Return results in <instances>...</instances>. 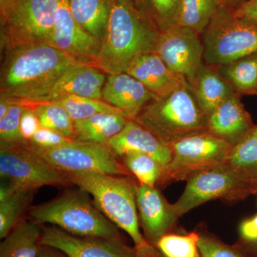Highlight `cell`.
<instances>
[{
    "instance_id": "obj_1",
    "label": "cell",
    "mask_w": 257,
    "mask_h": 257,
    "mask_svg": "<svg viewBox=\"0 0 257 257\" xmlns=\"http://www.w3.org/2000/svg\"><path fill=\"white\" fill-rule=\"evenodd\" d=\"M3 51L0 97L23 104L40 101L69 67L83 62L45 42Z\"/></svg>"
},
{
    "instance_id": "obj_2",
    "label": "cell",
    "mask_w": 257,
    "mask_h": 257,
    "mask_svg": "<svg viewBox=\"0 0 257 257\" xmlns=\"http://www.w3.org/2000/svg\"><path fill=\"white\" fill-rule=\"evenodd\" d=\"M160 32L133 0H111L110 15L94 65L108 74L126 73L135 59L155 52Z\"/></svg>"
},
{
    "instance_id": "obj_3",
    "label": "cell",
    "mask_w": 257,
    "mask_h": 257,
    "mask_svg": "<svg viewBox=\"0 0 257 257\" xmlns=\"http://www.w3.org/2000/svg\"><path fill=\"white\" fill-rule=\"evenodd\" d=\"M71 183L92 196L93 202L118 228L126 231L141 256L155 255L153 248L142 235L137 207L138 184L128 176L96 172L65 173Z\"/></svg>"
},
{
    "instance_id": "obj_4",
    "label": "cell",
    "mask_w": 257,
    "mask_h": 257,
    "mask_svg": "<svg viewBox=\"0 0 257 257\" xmlns=\"http://www.w3.org/2000/svg\"><path fill=\"white\" fill-rule=\"evenodd\" d=\"M133 120L168 146L190 135L209 132L207 115L189 85L154 99Z\"/></svg>"
},
{
    "instance_id": "obj_5",
    "label": "cell",
    "mask_w": 257,
    "mask_h": 257,
    "mask_svg": "<svg viewBox=\"0 0 257 257\" xmlns=\"http://www.w3.org/2000/svg\"><path fill=\"white\" fill-rule=\"evenodd\" d=\"M88 194L81 189L66 192L53 200L30 207V216L38 224L48 223L75 236L118 238L117 226Z\"/></svg>"
},
{
    "instance_id": "obj_6",
    "label": "cell",
    "mask_w": 257,
    "mask_h": 257,
    "mask_svg": "<svg viewBox=\"0 0 257 257\" xmlns=\"http://www.w3.org/2000/svg\"><path fill=\"white\" fill-rule=\"evenodd\" d=\"M187 182L173 204L179 217L209 201L236 202L257 192V178L228 162L195 172Z\"/></svg>"
},
{
    "instance_id": "obj_7",
    "label": "cell",
    "mask_w": 257,
    "mask_h": 257,
    "mask_svg": "<svg viewBox=\"0 0 257 257\" xmlns=\"http://www.w3.org/2000/svg\"><path fill=\"white\" fill-rule=\"evenodd\" d=\"M200 37L207 65H224L257 53V25L221 6Z\"/></svg>"
},
{
    "instance_id": "obj_8",
    "label": "cell",
    "mask_w": 257,
    "mask_h": 257,
    "mask_svg": "<svg viewBox=\"0 0 257 257\" xmlns=\"http://www.w3.org/2000/svg\"><path fill=\"white\" fill-rule=\"evenodd\" d=\"M172 159L158 183L186 180L199 171L227 162L232 145L209 132L190 135L170 145Z\"/></svg>"
},
{
    "instance_id": "obj_9",
    "label": "cell",
    "mask_w": 257,
    "mask_h": 257,
    "mask_svg": "<svg viewBox=\"0 0 257 257\" xmlns=\"http://www.w3.org/2000/svg\"><path fill=\"white\" fill-rule=\"evenodd\" d=\"M35 153L62 173L96 172L130 176L107 145L73 140L61 146L42 149L29 145Z\"/></svg>"
},
{
    "instance_id": "obj_10",
    "label": "cell",
    "mask_w": 257,
    "mask_h": 257,
    "mask_svg": "<svg viewBox=\"0 0 257 257\" xmlns=\"http://www.w3.org/2000/svg\"><path fill=\"white\" fill-rule=\"evenodd\" d=\"M60 0H23L1 25L2 51L45 42L49 44Z\"/></svg>"
},
{
    "instance_id": "obj_11",
    "label": "cell",
    "mask_w": 257,
    "mask_h": 257,
    "mask_svg": "<svg viewBox=\"0 0 257 257\" xmlns=\"http://www.w3.org/2000/svg\"><path fill=\"white\" fill-rule=\"evenodd\" d=\"M0 177L21 189L43 186H67L65 174L35 153L26 144L0 147Z\"/></svg>"
},
{
    "instance_id": "obj_12",
    "label": "cell",
    "mask_w": 257,
    "mask_h": 257,
    "mask_svg": "<svg viewBox=\"0 0 257 257\" xmlns=\"http://www.w3.org/2000/svg\"><path fill=\"white\" fill-rule=\"evenodd\" d=\"M155 52L176 74L192 84L204 64L200 35L190 29L174 25L161 31Z\"/></svg>"
},
{
    "instance_id": "obj_13",
    "label": "cell",
    "mask_w": 257,
    "mask_h": 257,
    "mask_svg": "<svg viewBox=\"0 0 257 257\" xmlns=\"http://www.w3.org/2000/svg\"><path fill=\"white\" fill-rule=\"evenodd\" d=\"M41 242L67 257H142L136 247H130L118 238L78 236L57 226L42 229Z\"/></svg>"
},
{
    "instance_id": "obj_14",
    "label": "cell",
    "mask_w": 257,
    "mask_h": 257,
    "mask_svg": "<svg viewBox=\"0 0 257 257\" xmlns=\"http://www.w3.org/2000/svg\"><path fill=\"white\" fill-rule=\"evenodd\" d=\"M49 45L94 65L100 48V41L87 33L74 20L67 0H60Z\"/></svg>"
},
{
    "instance_id": "obj_15",
    "label": "cell",
    "mask_w": 257,
    "mask_h": 257,
    "mask_svg": "<svg viewBox=\"0 0 257 257\" xmlns=\"http://www.w3.org/2000/svg\"><path fill=\"white\" fill-rule=\"evenodd\" d=\"M137 207L146 240L154 244L170 232L179 218L174 204L167 202L155 187L138 185Z\"/></svg>"
},
{
    "instance_id": "obj_16",
    "label": "cell",
    "mask_w": 257,
    "mask_h": 257,
    "mask_svg": "<svg viewBox=\"0 0 257 257\" xmlns=\"http://www.w3.org/2000/svg\"><path fill=\"white\" fill-rule=\"evenodd\" d=\"M105 74L92 64L80 62L74 64L56 80L46 95L35 103L47 102L71 95L101 99Z\"/></svg>"
},
{
    "instance_id": "obj_17",
    "label": "cell",
    "mask_w": 257,
    "mask_h": 257,
    "mask_svg": "<svg viewBox=\"0 0 257 257\" xmlns=\"http://www.w3.org/2000/svg\"><path fill=\"white\" fill-rule=\"evenodd\" d=\"M156 96L127 73L109 74L102 89V100L134 119Z\"/></svg>"
},
{
    "instance_id": "obj_18",
    "label": "cell",
    "mask_w": 257,
    "mask_h": 257,
    "mask_svg": "<svg viewBox=\"0 0 257 257\" xmlns=\"http://www.w3.org/2000/svg\"><path fill=\"white\" fill-rule=\"evenodd\" d=\"M126 73L143 83L157 98L165 97L189 85L185 79L174 73L155 52L143 54L135 59Z\"/></svg>"
},
{
    "instance_id": "obj_19",
    "label": "cell",
    "mask_w": 257,
    "mask_h": 257,
    "mask_svg": "<svg viewBox=\"0 0 257 257\" xmlns=\"http://www.w3.org/2000/svg\"><path fill=\"white\" fill-rule=\"evenodd\" d=\"M107 145L116 157H121L128 152H139L153 157L164 168L172 159L170 147L133 119L128 120L124 128Z\"/></svg>"
},
{
    "instance_id": "obj_20",
    "label": "cell",
    "mask_w": 257,
    "mask_h": 257,
    "mask_svg": "<svg viewBox=\"0 0 257 257\" xmlns=\"http://www.w3.org/2000/svg\"><path fill=\"white\" fill-rule=\"evenodd\" d=\"M239 94L234 93L208 116V130L232 146L253 127Z\"/></svg>"
},
{
    "instance_id": "obj_21",
    "label": "cell",
    "mask_w": 257,
    "mask_h": 257,
    "mask_svg": "<svg viewBox=\"0 0 257 257\" xmlns=\"http://www.w3.org/2000/svg\"><path fill=\"white\" fill-rule=\"evenodd\" d=\"M206 114L209 116L235 91L219 73L216 67L204 64L189 85Z\"/></svg>"
},
{
    "instance_id": "obj_22",
    "label": "cell",
    "mask_w": 257,
    "mask_h": 257,
    "mask_svg": "<svg viewBox=\"0 0 257 257\" xmlns=\"http://www.w3.org/2000/svg\"><path fill=\"white\" fill-rule=\"evenodd\" d=\"M38 223L22 219L0 243V257H38L42 249V230Z\"/></svg>"
},
{
    "instance_id": "obj_23",
    "label": "cell",
    "mask_w": 257,
    "mask_h": 257,
    "mask_svg": "<svg viewBox=\"0 0 257 257\" xmlns=\"http://www.w3.org/2000/svg\"><path fill=\"white\" fill-rule=\"evenodd\" d=\"M128 120L124 115L101 113L74 121L76 140L107 145L124 128Z\"/></svg>"
},
{
    "instance_id": "obj_24",
    "label": "cell",
    "mask_w": 257,
    "mask_h": 257,
    "mask_svg": "<svg viewBox=\"0 0 257 257\" xmlns=\"http://www.w3.org/2000/svg\"><path fill=\"white\" fill-rule=\"evenodd\" d=\"M67 3L77 23L101 42L110 15L111 0H67Z\"/></svg>"
},
{
    "instance_id": "obj_25",
    "label": "cell",
    "mask_w": 257,
    "mask_h": 257,
    "mask_svg": "<svg viewBox=\"0 0 257 257\" xmlns=\"http://www.w3.org/2000/svg\"><path fill=\"white\" fill-rule=\"evenodd\" d=\"M216 68L240 96L257 95V53Z\"/></svg>"
},
{
    "instance_id": "obj_26",
    "label": "cell",
    "mask_w": 257,
    "mask_h": 257,
    "mask_svg": "<svg viewBox=\"0 0 257 257\" xmlns=\"http://www.w3.org/2000/svg\"><path fill=\"white\" fill-rule=\"evenodd\" d=\"M219 7L218 0H180L175 25L190 29L201 36Z\"/></svg>"
},
{
    "instance_id": "obj_27",
    "label": "cell",
    "mask_w": 257,
    "mask_h": 257,
    "mask_svg": "<svg viewBox=\"0 0 257 257\" xmlns=\"http://www.w3.org/2000/svg\"><path fill=\"white\" fill-rule=\"evenodd\" d=\"M24 104L30 106L35 111L42 127L60 133L66 138L76 140L74 121L62 106L53 102Z\"/></svg>"
},
{
    "instance_id": "obj_28",
    "label": "cell",
    "mask_w": 257,
    "mask_h": 257,
    "mask_svg": "<svg viewBox=\"0 0 257 257\" xmlns=\"http://www.w3.org/2000/svg\"><path fill=\"white\" fill-rule=\"evenodd\" d=\"M47 102H53L62 106L68 112L74 122L79 120L88 119L101 113L122 114L126 116L122 111L102 99L71 95L62 96Z\"/></svg>"
},
{
    "instance_id": "obj_29",
    "label": "cell",
    "mask_w": 257,
    "mask_h": 257,
    "mask_svg": "<svg viewBox=\"0 0 257 257\" xmlns=\"http://www.w3.org/2000/svg\"><path fill=\"white\" fill-rule=\"evenodd\" d=\"M34 189H21L0 202V238L4 239L22 220L33 197Z\"/></svg>"
},
{
    "instance_id": "obj_30",
    "label": "cell",
    "mask_w": 257,
    "mask_h": 257,
    "mask_svg": "<svg viewBox=\"0 0 257 257\" xmlns=\"http://www.w3.org/2000/svg\"><path fill=\"white\" fill-rule=\"evenodd\" d=\"M121 158L125 167L136 177L140 184L155 187L160 182L164 167L153 157L133 152Z\"/></svg>"
},
{
    "instance_id": "obj_31",
    "label": "cell",
    "mask_w": 257,
    "mask_h": 257,
    "mask_svg": "<svg viewBox=\"0 0 257 257\" xmlns=\"http://www.w3.org/2000/svg\"><path fill=\"white\" fill-rule=\"evenodd\" d=\"M227 162L257 178V124L232 147Z\"/></svg>"
},
{
    "instance_id": "obj_32",
    "label": "cell",
    "mask_w": 257,
    "mask_h": 257,
    "mask_svg": "<svg viewBox=\"0 0 257 257\" xmlns=\"http://www.w3.org/2000/svg\"><path fill=\"white\" fill-rule=\"evenodd\" d=\"M200 235L168 234L160 238L155 246L165 257H201L199 249Z\"/></svg>"
},
{
    "instance_id": "obj_33",
    "label": "cell",
    "mask_w": 257,
    "mask_h": 257,
    "mask_svg": "<svg viewBox=\"0 0 257 257\" xmlns=\"http://www.w3.org/2000/svg\"><path fill=\"white\" fill-rule=\"evenodd\" d=\"M12 100L14 103L9 112L0 119V147L26 144L20 133V121L25 105L20 101Z\"/></svg>"
},
{
    "instance_id": "obj_34",
    "label": "cell",
    "mask_w": 257,
    "mask_h": 257,
    "mask_svg": "<svg viewBox=\"0 0 257 257\" xmlns=\"http://www.w3.org/2000/svg\"><path fill=\"white\" fill-rule=\"evenodd\" d=\"M180 0H150L152 18L160 31L175 25Z\"/></svg>"
},
{
    "instance_id": "obj_35",
    "label": "cell",
    "mask_w": 257,
    "mask_h": 257,
    "mask_svg": "<svg viewBox=\"0 0 257 257\" xmlns=\"http://www.w3.org/2000/svg\"><path fill=\"white\" fill-rule=\"evenodd\" d=\"M199 249L201 257H243L233 248L205 235H200Z\"/></svg>"
},
{
    "instance_id": "obj_36",
    "label": "cell",
    "mask_w": 257,
    "mask_h": 257,
    "mask_svg": "<svg viewBox=\"0 0 257 257\" xmlns=\"http://www.w3.org/2000/svg\"><path fill=\"white\" fill-rule=\"evenodd\" d=\"M72 140H73L66 138L60 133L40 126L28 144L39 148L50 149L61 146Z\"/></svg>"
},
{
    "instance_id": "obj_37",
    "label": "cell",
    "mask_w": 257,
    "mask_h": 257,
    "mask_svg": "<svg viewBox=\"0 0 257 257\" xmlns=\"http://www.w3.org/2000/svg\"><path fill=\"white\" fill-rule=\"evenodd\" d=\"M40 126L35 111L30 106L25 105L20 121V133L24 143H28Z\"/></svg>"
},
{
    "instance_id": "obj_38",
    "label": "cell",
    "mask_w": 257,
    "mask_h": 257,
    "mask_svg": "<svg viewBox=\"0 0 257 257\" xmlns=\"http://www.w3.org/2000/svg\"><path fill=\"white\" fill-rule=\"evenodd\" d=\"M239 234L243 241L251 243L257 241V214L245 219L239 226Z\"/></svg>"
},
{
    "instance_id": "obj_39",
    "label": "cell",
    "mask_w": 257,
    "mask_h": 257,
    "mask_svg": "<svg viewBox=\"0 0 257 257\" xmlns=\"http://www.w3.org/2000/svg\"><path fill=\"white\" fill-rule=\"evenodd\" d=\"M232 12L235 16L257 25V0H247Z\"/></svg>"
},
{
    "instance_id": "obj_40",
    "label": "cell",
    "mask_w": 257,
    "mask_h": 257,
    "mask_svg": "<svg viewBox=\"0 0 257 257\" xmlns=\"http://www.w3.org/2000/svg\"><path fill=\"white\" fill-rule=\"evenodd\" d=\"M23 0H0V23L4 24Z\"/></svg>"
},
{
    "instance_id": "obj_41",
    "label": "cell",
    "mask_w": 257,
    "mask_h": 257,
    "mask_svg": "<svg viewBox=\"0 0 257 257\" xmlns=\"http://www.w3.org/2000/svg\"><path fill=\"white\" fill-rule=\"evenodd\" d=\"M133 2L135 3V5H136L137 8L140 11L143 12L144 14L146 15L153 22L152 18V10L150 0H133Z\"/></svg>"
},
{
    "instance_id": "obj_42",
    "label": "cell",
    "mask_w": 257,
    "mask_h": 257,
    "mask_svg": "<svg viewBox=\"0 0 257 257\" xmlns=\"http://www.w3.org/2000/svg\"><path fill=\"white\" fill-rule=\"evenodd\" d=\"M13 103L9 98L0 97V119H3L8 114Z\"/></svg>"
},
{
    "instance_id": "obj_43",
    "label": "cell",
    "mask_w": 257,
    "mask_h": 257,
    "mask_svg": "<svg viewBox=\"0 0 257 257\" xmlns=\"http://www.w3.org/2000/svg\"><path fill=\"white\" fill-rule=\"evenodd\" d=\"M246 1L247 0H218L221 7L231 10V11L237 9L239 7Z\"/></svg>"
},
{
    "instance_id": "obj_44",
    "label": "cell",
    "mask_w": 257,
    "mask_h": 257,
    "mask_svg": "<svg viewBox=\"0 0 257 257\" xmlns=\"http://www.w3.org/2000/svg\"><path fill=\"white\" fill-rule=\"evenodd\" d=\"M38 257H64L60 253L55 252L52 250L47 249V248H42L41 252Z\"/></svg>"
},
{
    "instance_id": "obj_45",
    "label": "cell",
    "mask_w": 257,
    "mask_h": 257,
    "mask_svg": "<svg viewBox=\"0 0 257 257\" xmlns=\"http://www.w3.org/2000/svg\"><path fill=\"white\" fill-rule=\"evenodd\" d=\"M250 244H251V246H252V247L254 248L255 251H257V241L256 242L251 243H250Z\"/></svg>"
}]
</instances>
